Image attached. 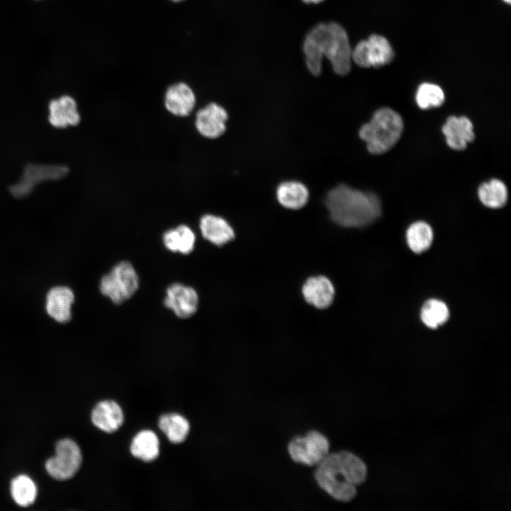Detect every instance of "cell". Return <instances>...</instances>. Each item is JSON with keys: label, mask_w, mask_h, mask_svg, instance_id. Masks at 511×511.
<instances>
[{"label": "cell", "mask_w": 511, "mask_h": 511, "mask_svg": "<svg viewBox=\"0 0 511 511\" xmlns=\"http://www.w3.org/2000/svg\"><path fill=\"white\" fill-rule=\"evenodd\" d=\"M368 468L357 455L348 451L329 453L317 465L314 478L318 485L334 499L349 502L357 487L367 479Z\"/></svg>", "instance_id": "6da1fadb"}, {"label": "cell", "mask_w": 511, "mask_h": 511, "mask_svg": "<svg viewBox=\"0 0 511 511\" xmlns=\"http://www.w3.org/2000/svg\"><path fill=\"white\" fill-rule=\"evenodd\" d=\"M303 50L307 68L314 75L322 71V61L326 57L334 71L346 75L351 67V51L346 31L336 23H319L307 35Z\"/></svg>", "instance_id": "7a4b0ae2"}, {"label": "cell", "mask_w": 511, "mask_h": 511, "mask_svg": "<svg viewBox=\"0 0 511 511\" xmlns=\"http://www.w3.org/2000/svg\"><path fill=\"white\" fill-rule=\"evenodd\" d=\"M325 204L332 220L344 227H363L381 215V204L377 195L346 185L330 190Z\"/></svg>", "instance_id": "3957f363"}, {"label": "cell", "mask_w": 511, "mask_h": 511, "mask_svg": "<svg viewBox=\"0 0 511 511\" xmlns=\"http://www.w3.org/2000/svg\"><path fill=\"white\" fill-rule=\"evenodd\" d=\"M400 115L392 109H378L370 122L362 126L359 136L367 145L368 150L380 155L390 150L397 143L403 131Z\"/></svg>", "instance_id": "277c9868"}, {"label": "cell", "mask_w": 511, "mask_h": 511, "mask_svg": "<svg viewBox=\"0 0 511 511\" xmlns=\"http://www.w3.org/2000/svg\"><path fill=\"white\" fill-rule=\"evenodd\" d=\"M138 285V276L133 265L129 262L122 261L102 277L99 289L103 295L120 304L132 297Z\"/></svg>", "instance_id": "5b68a950"}, {"label": "cell", "mask_w": 511, "mask_h": 511, "mask_svg": "<svg viewBox=\"0 0 511 511\" xmlns=\"http://www.w3.org/2000/svg\"><path fill=\"white\" fill-rule=\"evenodd\" d=\"M330 444L322 433L311 430L303 436L293 437L287 446L290 458L296 463L317 466L329 453Z\"/></svg>", "instance_id": "8992f818"}, {"label": "cell", "mask_w": 511, "mask_h": 511, "mask_svg": "<svg viewBox=\"0 0 511 511\" xmlns=\"http://www.w3.org/2000/svg\"><path fill=\"white\" fill-rule=\"evenodd\" d=\"M82 454L78 445L70 439L58 441L55 446V456L45 463L48 474L59 480L72 478L79 470Z\"/></svg>", "instance_id": "52a82bcc"}, {"label": "cell", "mask_w": 511, "mask_h": 511, "mask_svg": "<svg viewBox=\"0 0 511 511\" xmlns=\"http://www.w3.org/2000/svg\"><path fill=\"white\" fill-rule=\"evenodd\" d=\"M68 171L65 165L28 164L21 180L9 189L15 197L23 198L31 194L40 182L61 179Z\"/></svg>", "instance_id": "ba28073f"}, {"label": "cell", "mask_w": 511, "mask_h": 511, "mask_svg": "<svg viewBox=\"0 0 511 511\" xmlns=\"http://www.w3.org/2000/svg\"><path fill=\"white\" fill-rule=\"evenodd\" d=\"M199 298L197 292L191 287L174 283L166 290L165 306L180 318H189L197 310Z\"/></svg>", "instance_id": "9c48e42d"}, {"label": "cell", "mask_w": 511, "mask_h": 511, "mask_svg": "<svg viewBox=\"0 0 511 511\" xmlns=\"http://www.w3.org/2000/svg\"><path fill=\"white\" fill-rule=\"evenodd\" d=\"M227 119L228 114L221 106L210 103L197 111L195 126L202 136L214 139L225 132Z\"/></svg>", "instance_id": "30bf717a"}, {"label": "cell", "mask_w": 511, "mask_h": 511, "mask_svg": "<svg viewBox=\"0 0 511 511\" xmlns=\"http://www.w3.org/2000/svg\"><path fill=\"white\" fill-rule=\"evenodd\" d=\"M196 104L195 94L186 83L177 82L168 87L165 95V105L172 114L185 117L193 111Z\"/></svg>", "instance_id": "8fae6325"}, {"label": "cell", "mask_w": 511, "mask_h": 511, "mask_svg": "<svg viewBox=\"0 0 511 511\" xmlns=\"http://www.w3.org/2000/svg\"><path fill=\"white\" fill-rule=\"evenodd\" d=\"M442 132L448 145L456 150H462L468 143L475 138L473 123L466 116H449L442 126Z\"/></svg>", "instance_id": "7c38bea8"}, {"label": "cell", "mask_w": 511, "mask_h": 511, "mask_svg": "<svg viewBox=\"0 0 511 511\" xmlns=\"http://www.w3.org/2000/svg\"><path fill=\"white\" fill-rule=\"evenodd\" d=\"M302 292L306 302L318 309L329 307L335 295L333 284L323 275L307 279L302 286Z\"/></svg>", "instance_id": "4fadbf2b"}, {"label": "cell", "mask_w": 511, "mask_h": 511, "mask_svg": "<svg viewBox=\"0 0 511 511\" xmlns=\"http://www.w3.org/2000/svg\"><path fill=\"white\" fill-rule=\"evenodd\" d=\"M49 121L56 128L76 126L80 121L79 114L75 99L62 96L52 100L49 104Z\"/></svg>", "instance_id": "5bb4252c"}, {"label": "cell", "mask_w": 511, "mask_h": 511, "mask_svg": "<svg viewBox=\"0 0 511 511\" xmlns=\"http://www.w3.org/2000/svg\"><path fill=\"white\" fill-rule=\"evenodd\" d=\"M92 421L101 430L111 433L121 426L123 413L116 402L104 400L99 402L93 409Z\"/></svg>", "instance_id": "9a60e30c"}, {"label": "cell", "mask_w": 511, "mask_h": 511, "mask_svg": "<svg viewBox=\"0 0 511 511\" xmlns=\"http://www.w3.org/2000/svg\"><path fill=\"white\" fill-rule=\"evenodd\" d=\"M202 236L219 246L231 241L234 238V231L230 224L222 217L204 215L199 222Z\"/></svg>", "instance_id": "2e32d148"}, {"label": "cell", "mask_w": 511, "mask_h": 511, "mask_svg": "<svg viewBox=\"0 0 511 511\" xmlns=\"http://www.w3.org/2000/svg\"><path fill=\"white\" fill-rule=\"evenodd\" d=\"M73 302L74 294L70 288L54 287L47 295V312L57 322H67L71 318V306Z\"/></svg>", "instance_id": "e0dca14e"}, {"label": "cell", "mask_w": 511, "mask_h": 511, "mask_svg": "<svg viewBox=\"0 0 511 511\" xmlns=\"http://www.w3.org/2000/svg\"><path fill=\"white\" fill-rule=\"evenodd\" d=\"M365 43L368 68L383 67L392 61L394 50L384 36L373 34Z\"/></svg>", "instance_id": "ac0fdd59"}, {"label": "cell", "mask_w": 511, "mask_h": 511, "mask_svg": "<svg viewBox=\"0 0 511 511\" xmlns=\"http://www.w3.org/2000/svg\"><path fill=\"white\" fill-rule=\"evenodd\" d=\"M279 203L285 208L299 209L307 202L309 192L302 183L288 181L281 183L277 189Z\"/></svg>", "instance_id": "d6986e66"}, {"label": "cell", "mask_w": 511, "mask_h": 511, "mask_svg": "<svg viewBox=\"0 0 511 511\" xmlns=\"http://www.w3.org/2000/svg\"><path fill=\"white\" fill-rule=\"evenodd\" d=\"M195 235L193 231L186 225H180L164 233L163 243L167 249L182 254L190 253L194 246Z\"/></svg>", "instance_id": "ffe728a7"}, {"label": "cell", "mask_w": 511, "mask_h": 511, "mask_svg": "<svg viewBox=\"0 0 511 511\" xmlns=\"http://www.w3.org/2000/svg\"><path fill=\"white\" fill-rule=\"evenodd\" d=\"M131 452L135 457L145 461L155 460L160 453V443L157 435L150 430L140 432L132 440Z\"/></svg>", "instance_id": "44dd1931"}, {"label": "cell", "mask_w": 511, "mask_h": 511, "mask_svg": "<svg viewBox=\"0 0 511 511\" xmlns=\"http://www.w3.org/2000/svg\"><path fill=\"white\" fill-rule=\"evenodd\" d=\"M159 427L174 444L184 441L189 430L188 421L182 415L175 413L161 416Z\"/></svg>", "instance_id": "7402d4cb"}, {"label": "cell", "mask_w": 511, "mask_h": 511, "mask_svg": "<svg viewBox=\"0 0 511 511\" xmlns=\"http://www.w3.org/2000/svg\"><path fill=\"white\" fill-rule=\"evenodd\" d=\"M478 197L485 206L498 209L503 207L507 199V189L500 180L493 179L483 183L478 188Z\"/></svg>", "instance_id": "603a6c76"}, {"label": "cell", "mask_w": 511, "mask_h": 511, "mask_svg": "<svg viewBox=\"0 0 511 511\" xmlns=\"http://www.w3.org/2000/svg\"><path fill=\"white\" fill-rule=\"evenodd\" d=\"M406 238L410 248L416 253H421L431 246L433 231L427 223L417 221L408 228Z\"/></svg>", "instance_id": "cb8c5ba5"}, {"label": "cell", "mask_w": 511, "mask_h": 511, "mask_svg": "<svg viewBox=\"0 0 511 511\" xmlns=\"http://www.w3.org/2000/svg\"><path fill=\"white\" fill-rule=\"evenodd\" d=\"M11 493L13 500L21 507L33 504L37 495L34 482L27 476L21 475L13 479Z\"/></svg>", "instance_id": "d4e9b609"}, {"label": "cell", "mask_w": 511, "mask_h": 511, "mask_svg": "<svg viewBox=\"0 0 511 511\" xmlns=\"http://www.w3.org/2000/svg\"><path fill=\"white\" fill-rule=\"evenodd\" d=\"M449 317V311L446 304L439 300H427L421 309L422 321L431 329H436L444 324Z\"/></svg>", "instance_id": "484cf974"}, {"label": "cell", "mask_w": 511, "mask_h": 511, "mask_svg": "<svg viewBox=\"0 0 511 511\" xmlns=\"http://www.w3.org/2000/svg\"><path fill=\"white\" fill-rule=\"evenodd\" d=\"M444 99L442 89L432 83L425 82L420 84L416 93L417 104L422 109L439 107L444 103Z\"/></svg>", "instance_id": "4316f807"}, {"label": "cell", "mask_w": 511, "mask_h": 511, "mask_svg": "<svg viewBox=\"0 0 511 511\" xmlns=\"http://www.w3.org/2000/svg\"><path fill=\"white\" fill-rule=\"evenodd\" d=\"M302 1L307 4H309V3L317 4L324 0H302Z\"/></svg>", "instance_id": "83f0119b"}, {"label": "cell", "mask_w": 511, "mask_h": 511, "mask_svg": "<svg viewBox=\"0 0 511 511\" xmlns=\"http://www.w3.org/2000/svg\"><path fill=\"white\" fill-rule=\"evenodd\" d=\"M502 1H504L505 2H506L507 4H510V2H511V0H502Z\"/></svg>", "instance_id": "f1b7e54d"}, {"label": "cell", "mask_w": 511, "mask_h": 511, "mask_svg": "<svg viewBox=\"0 0 511 511\" xmlns=\"http://www.w3.org/2000/svg\"><path fill=\"white\" fill-rule=\"evenodd\" d=\"M171 1H175V2H179V1H182L183 0H171Z\"/></svg>", "instance_id": "f546056e"}]
</instances>
